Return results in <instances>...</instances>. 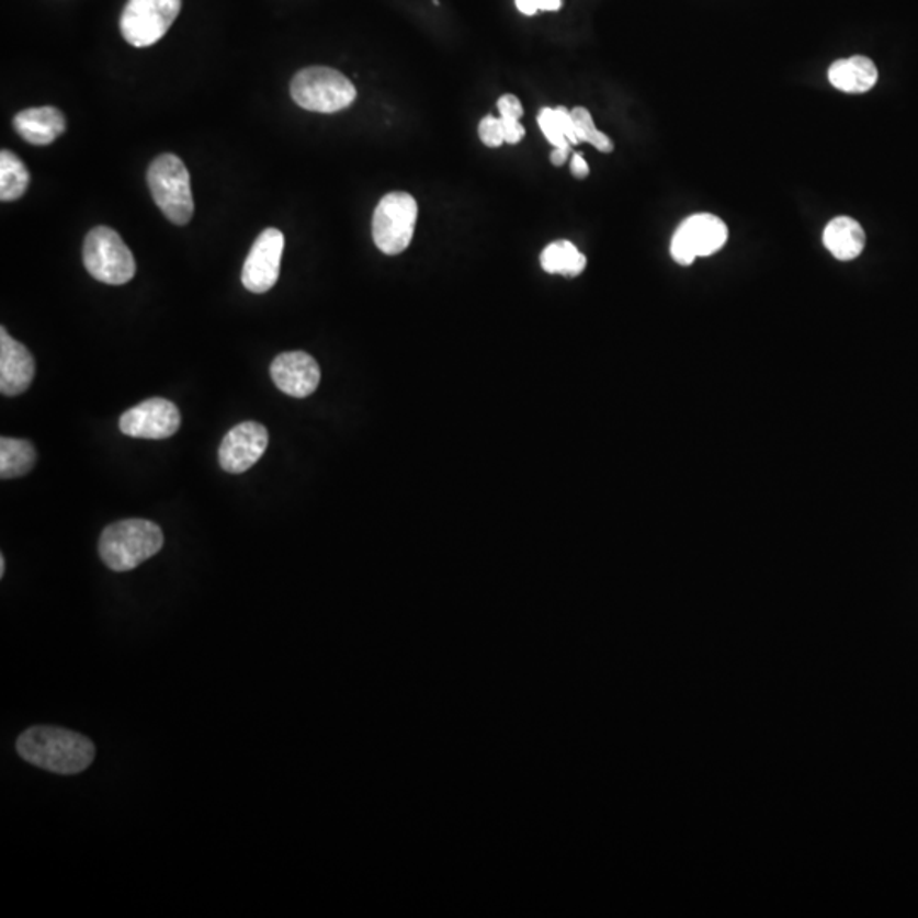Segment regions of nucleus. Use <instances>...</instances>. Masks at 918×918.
I'll return each instance as SVG.
<instances>
[{
  "label": "nucleus",
  "instance_id": "23",
  "mask_svg": "<svg viewBox=\"0 0 918 918\" xmlns=\"http://www.w3.org/2000/svg\"><path fill=\"white\" fill-rule=\"evenodd\" d=\"M497 107H499L500 117H503V120L521 122L522 114H524L521 101L512 94L502 95L497 102Z\"/></svg>",
  "mask_w": 918,
  "mask_h": 918
},
{
  "label": "nucleus",
  "instance_id": "7",
  "mask_svg": "<svg viewBox=\"0 0 918 918\" xmlns=\"http://www.w3.org/2000/svg\"><path fill=\"white\" fill-rule=\"evenodd\" d=\"M182 0H128L120 30L135 48L156 45L178 20Z\"/></svg>",
  "mask_w": 918,
  "mask_h": 918
},
{
  "label": "nucleus",
  "instance_id": "9",
  "mask_svg": "<svg viewBox=\"0 0 918 918\" xmlns=\"http://www.w3.org/2000/svg\"><path fill=\"white\" fill-rule=\"evenodd\" d=\"M284 235L277 228H265L253 242L242 269V284L256 295L268 293L280 280Z\"/></svg>",
  "mask_w": 918,
  "mask_h": 918
},
{
  "label": "nucleus",
  "instance_id": "28",
  "mask_svg": "<svg viewBox=\"0 0 918 918\" xmlns=\"http://www.w3.org/2000/svg\"><path fill=\"white\" fill-rule=\"evenodd\" d=\"M568 154H570V150H567V148H555V150L552 151V156H549V160H552L553 166H565V163H567Z\"/></svg>",
  "mask_w": 918,
  "mask_h": 918
},
{
  "label": "nucleus",
  "instance_id": "24",
  "mask_svg": "<svg viewBox=\"0 0 918 918\" xmlns=\"http://www.w3.org/2000/svg\"><path fill=\"white\" fill-rule=\"evenodd\" d=\"M556 120H558L559 128L564 132V135L567 136V140L570 141V145L580 144L578 141L577 132H575V123L574 117H571V111H568L567 107L559 106L555 110Z\"/></svg>",
  "mask_w": 918,
  "mask_h": 918
},
{
  "label": "nucleus",
  "instance_id": "17",
  "mask_svg": "<svg viewBox=\"0 0 918 918\" xmlns=\"http://www.w3.org/2000/svg\"><path fill=\"white\" fill-rule=\"evenodd\" d=\"M36 463V451L26 439H0V476L12 480L27 475Z\"/></svg>",
  "mask_w": 918,
  "mask_h": 918
},
{
  "label": "nucleus",
  "instance_id": "8",
  "mask_svg": "<svg viewBox=\"0 0 918 918\" xmlns=\"http://www.w3.org/2000/svg\"><path fill=\"white\" fill-rule=\"evenodd\" d=\"M728 240L725 222L711 213L689 216L677 228L670 242L673 261L680 265L694 264L698 258H710L723 249Z\"/></svg>",
  "mask_w": 918,
  "mask_h": 918
},
{
  "label": "nucleus",
  "instance_id": "14",
  "mask_svg": "<svg viewBox=\"0 0 918 918\" xmlns=\"http://www.w3.org/2000/svg\"><path fill=\"white\" fill-rule=\"evenodd\" d=\"M14 129L31 145H49L64 135L65 117L54 106L31 107L15 114Z\"/></svg>",
  "mask_w": 918,
  "mask_h": 918
},
{
  "label": "nucleus",
  "instance_id": "5",
  "mask_svg": "<svg viewBox=\"0 0 918 918\" xmlns=\"http://www.w3.org/2000/svg\"><path fill=\"white\" fill-rule=\"evenodd\" d=\"M83 265L94 280L113 286L129 283L136 272L132 250L110 227L89 231L83 242Z\"/></svg>",
  "mask_w": 918,
  "mask_h": 918
},
{
  "label": "nucleus",
  "instance_id": "19",
  "mask_svg": "<svg viewBox=\"0 0 918 918\" xmlns=\"http://www.w3.org/2000/svg\"><path fill=\"white\" fill-rule=\"evenodd\" d=\"M30 185V172L20 157L9 150L0 154V200H20Z\"/></svg>",
  "mask_w": 918,
  "mask_h": 918
},
{
  "label": "nucleus",
  "instance_id": "12",
  "mask_svg": "<svg viewBox=\"0 0 918 918\" xmlns=\"http://www.w3.org/2000/svg\"><path fill=\"white\" fill-rule=\"evenodd\" d=\"M320 367L303 351L283 352L271 364V378L290 397H310L320 385Z\"/></svg>",
  "mask_w": 918,
  "mask_h": 918
},
{
  "label": "nucleus",
  "instance_id": "2",
  "mask_svg": "<svg viewBox=\"0 0 918 918\" xmlns=\"http://www.w3.org/2000/svg\"><path fill=\"white\" fill-rule=\"evenodd\" d=\"M162 546V530L156 522L126 519L102 531L99 556L111 570L129 571L157 555Z\"/></svg>",
  "mask_w": 918,
  "mask_h": 918
},
{
  "label": "nucleus",
  "instance_id": "10",
  "mask_svg": "<svg viewBox=\"0 0 918 918\" xmlns=\"http://www.w3.org/2000/svg\"><path fill=\"white\" fill-rule=\"evenodd\" d=\"M181 428V413L166 398H150L129 408L120 419V431L136 439L172 438Z\"/></svg>",
  "mask_w": 918,
  "mask_h": 918
},
{
  "label": "nucleus",
  "instance_id": "25",
  "mask_svg": "<svg viewBox=\"0 0 918 918\" xmlns=\"http://www.w3.org/2000/svg\"><path fill=\"white\" fill-rule=\"evenodd\" d=\"M500 122H502L503 138H506V144H519V141L524 138L525 129L524 126L521 125V122H515V120H503V117H500Z\"/></svg>",
  "mask_w": 918,
  "mask_h": 918
},
{
  "label": "nucleus",
  "instance_id": "27",
  "mask_svg": "<svg viewBox=\"0 0 918 918\" xmlns=\"http://www.w3.org/2000/svg\"><path fill=\"white\" fill-rule=\"evenodd\" d=\"M515 5H518L519 12L525 15H534L540 11L536 0H515Z\"/></svg>",
  "mask_w": 918,
  "mask_h": 918
},
{
  "label": "nucleus",
  "instance_id": "13",
  "mask_svg": "<svg viewBox=\"0 0 918 918\" xmlns=\"http://www.w3.org/2000/svg\"><path fill=\"white\" fill-rule=\"evenodd\" d=\"M34 360L26 345L9 336L8 330L0 329V392L5 397H18L24 394L33 383Z\"/></svg>",
  "mask_w": 918,
  "mask_h": 918
},
{
  "label": "nucleus",
  "instance_id": "18",
  "mask_svg": "<svg viewBox=\"0 0 918 918\" xmlns=\"http://www.w3.org/2000/svg\"><path fill=\"white\" fill-rule=\"evenodd\" d=\"M541 265L549 274L577 277L586 269L587 259L574 243L568 242V240H558V242L549 243L543 250V253H541Z\"/></svg>",
  "mask_w": 918,
  "mask_h": 918
},
{
  "label": "nucleus",
  "instance_id": "15",
  "mask_svg": "<svg viewBox=\"0 0 918 918\" xmlns=\"http://www.w3.org/2000/svg\"><path fill=\"white\" fill-rule=\"evenodd\" d=\"M828 80L847 94H864L876 86L877 68L871 58L855 55L834 61L828 68Z\"/></svg>",
  "mask_w": 918,
  "mask_h": 918
},
{
  "label": "nucleus",
  "instance_id": "6",
  "mask_svg": "<svg viewBox=\"0 0 918 918\" xmlns=\"http://www.w3.org/2000/svg\"><path fill=\"white\" fill-rule=\"evenodd\" d=\"M417 201L408 193H389L382 197L373 215V240L386 256L404 252L416 230Z\"/></svg>",
  "mask_w": 918,
  "mask_h": 918
},
{
  "label": "nucleus",
  "instance_id": "16",
  "mask_svg": "<svg viewBox=\"0 0 918 918\" xmlns=\"http://www.w3.org/2000/svg\"><path fill=\"white\" fill-rule=\"evenodd\" d=\"M824 243L828 252L839 261H854L864 250L865 231L854 218L839 216L825 227Z\"/></svg>",
  "mask_w": 918,
  "mask_h": 918
},
{
  "label": "nucleus",
  "instance_id": "22",
  "mask_svg": "<svg viewBox=\"0 0 918 918\" xmlns=\"http://www.w3.org/2000/svg\"><path fill=\"white\" fill-rule=\"evenodd\" d=\"M478 135H480V140L484 141L487 147L497 148L500 147V145L506 144L500 117L485 116L480 122V126H478Z\"/></svg>",
  "mask_w": 918,
  "mask_h": 918
},
{
  "label": "nucleus",
  "instance_id": "4",
  "mask_svg": "<svg viewBox=\"0 0 918 918\" xmlns=\"http://www.w3.org/2000/svg\"><path fill=\"white\" fill-rule=\"evenodd\" d=\"M355 95L354 83L329 67L303 68L292 80L293 101L314 113L332 114L345 110Z\"/></svg>",
  "mask_w": 918,
  "mask_h": 918
},
{
  "label": "nucleus",
  "instance_id": "11",
  "mask_svg": "<svg viewBox=\"0 0 918 918\" xmlns=\"http://www.w3.org/2000/svg\"><path fill=\"white\" fill-rule=\"evenodd\" d=\"M268 429L262 423L247 420L225 435L219 446V466L231 475L252 468L268 450Z\"/></svg>",
  "mask_w": 918,
  "mask_h": 918
},
{
  "label": "nucleus",
  "instance_id": "30",
  "mask_svg": "<svg viewBox=\"0 0 918 918\" xmlns=\"http://www.w3.org/2000/svg\"><path fill=\"white\" fill-rule=\"evenodd\" d=\"M5 574V558L4 555L0 556V577H4Z\"/></svg>",
  "mask_w": 918,
  "mask_h": 918
},
{
  "label": "nucleus",
  "instance_id": "3",
  "mask_svg": "<svg viewBox=\"0 0 918 918\" xmlns=\"http://www.w3.org/2000/svg\"><path fill=\"white\" fill-rule=\"evenodd\" d=\"M148 188L157 206L174 225H188L193 218L194 200L190 170L172 154L157 157L148 167Z\"/></svg>",
  "mask_w": 918,
  "mask_h": 918
},
{
  "label": "nucleus",
  "instance_id": "29",
  "mask_svg": "<svg viewBox=\"0 0 918 918\" xmlns=\"http://www.w3.org/2000/svg\"><path fill=\"white\" fill-rule=\"evenodd\" d=\"M536 4L540 11H559L562 9V0H536Z\"/></svg>",
  "mask_w": 918,
  "mask_h": 918
},
{
  "label": "nucleus",
  "instance_id": "20",
  "mask_svg": "<svg viewBox=\"0 0 918 918\" xmlns=\"http://www.w3.org/2000/svg\"><path fill=\"white\" fill-rule=\"evenodd\" d=\"M571 117H574L578 141H587V144L593 145V147L598 148L599 151H604V154H611L614 150V144H612L611 138L596 128L592 116H590L586 107H575L571 111Z\"/></svg>",
  "mask_w": 918,
  "mask_h": 918
},
{
  "label": "nucleus",
  "instance_id": "21",
  "mask_svg": "<svg viewBox=\"0 0 918 918\" xmlns=\"http://www.w3.org/2000/svg\"><path fill=\"white\" fill-rule=\"evenodd\" d=\"M537 123H540L541 129H543L544 136H546V140H548L553 147L567 148V150H570V141L567 140V136H565L562 128H559L555 110H552V107H544V110L541 111L540 116H537Z\"/></svg>",
  "mask_w": 918,
  "mask_h": 918
},
{
  "label": "nucleus",
  "instance_id": "1",
  "mask_svg": "<svg viewBox=\"0 0 918 918\" xmlns=\"http://www.w3.org/2000/svg\"><path fill=\"white\" fill-rule=\"evenodd\" d=\"M18 753L36 768L70 775L91 766L95 747L88 737L70 729L34 726L18 738Z\"/></svg>",
  "mask_w": 918,
  "mask_h": 918
},
{
  "label": "nucleus",
  "instance_id": "26",
  "mask_svg": "<svg viewBox=\"0 0 918 918\" xmlns=\"http://www.w3.org/2000/svg\"><path fill=\"white\" fill-rule=\"evenodd\" d=\"M589 172V163L586 162L582 154H575L574 159H571V174L577 179H586Z\"/></svg>",
  "mask_w": 918,
  "mask_h": 918
}]
</instances>
